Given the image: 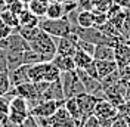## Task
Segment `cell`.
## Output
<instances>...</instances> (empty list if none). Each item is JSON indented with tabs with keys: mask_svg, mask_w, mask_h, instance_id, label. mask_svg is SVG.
<instances>
[{
	"mask_svg": "<svg viewBox=\"0 0 130 127\" xmlns=\"http://www.w3.org/2000/svg\"><path fill=\"white\" fill-rule=\"evenodd\" d=\"M28 114H30V106L27 101L21 96H12L9 105V115L3 123V127H21Z\"/></svg>",
	"mask_w": 130,
	"mask_h": 127,
	"instance_id": "cell-1",
	"label": "cell"
},
{
	"mask_svg": "<svg viewBox=\"0 0 130 127\" xmlns=\"http://www.w3.org/2000/svg\"><path fill=\"white\" fill-rule=\"evenodd\" d=\"M40 27L44 33H47L49 36L52 37H68L73 34V24L70 21L68 16H64V18H58V19H49V18H44L40 21Z\"/></svg>",
	"mask_w": 130,
	"mask_h": 127,
	"instance_id": "cell-2",
	"label": "cell"
},
{
	"mask_svg": "<svg viewBox=\"0 0 130 127\" xmlns=\"http://www.w3.org/2000/svg\"><path fill=\"white\" fill-rule=\"evenodd\" d=\"M30 49L36 50L37 53H40L46 62H50L53 59V56L56 55V43L52 36H49L47 33H44L43 30L40 31L39 37L36 40H32L28 43Z\"/></svg>",
	"mask_w": 130,
	"mask_h": 127,
	"instance_id": "cell-3",
	"label": "cell"
},
{
	"mask_svg": "<svg viewBox=\"0 0 130 127\" xmlns=\"http://www.w3.org/2000/svg\"><path fill=\"white\" fill-rule=\"evenodd\" d=\"M61 83H62V90H64L65 99L74 98V96L81 95V93H86L75 70L68 72H61Z\"/></svg>",
	"mask_w": 130,
	"mask_h": 127,
	"instance_id": "cell-4",
	"label": "cell"
},
{
	"mask_svg": "<svg viewBox=\"0 0 130 127\" xmlns=\"http://www.w3.org/2000/svg\"><path fill=\"white\" fill-rule=\"evenodd\" d=\"M75 72H77V75H78V78H80L86 93L96 96L99 99H104V90H102V86H101L99 80L89 75L87 72L83 71V70H75Z\"/></svg>",
	"mask_w": 130,
	"mask_h": 127,
	"instance_id": "cell-5",
	"label": "cell"
},
{
	"mask_svg": "<svg viewBox=\"0 0 130 127\" xmlns=\"http://www.w3.org/2000/svg\"><path fill=\"white\" fill-rule=\"evenodd\" d=\"M65 101H41L39 102L34 108L30 109V114L34 117H43V118H49L52 117L55 112L64 105Z\"/></svg>",
	"mask_w": 130,
	"mask_h": 127,
	"instance_id": "cell-6",
	"label": "cell"
},
{
	"mask_svg": "<svg viewBox=\"0 0 130 127\" xmlns=\"http://www.w3.org/2000/svg\"><path fill=\"white\" fill-rule=\"evenodd\" d=\"M126 93H127V87L123 83H115L114 86L108 87L104 90V99H106L108 102H111L117 108L126 101Z\"/></svg>",
	"mask_w": 130,
	"mask_h": 127,
	"instance_id": "cell-7",
	"label": "cell"
},
{
	"mask_svg": "<svg viewBox=\"0 0 130 127\" xmlns=\"http://www.w3.org/2000/svg\"><path fill=\"white\" fill-rule=\"evenodd\" d=\"M114 61L117 62L118 68L130 64V44L124 37H120L114 44Z\"/></svg>",
	"mask_w": 130,
	"mask_h": 127,
	"instance_id": "cell-8",
	"label": "cell"
},
{
	"mask_svg": "<svg viewBox=\"0 0 130 127\" xmlns=\"http://www.w3.org/2000/svg\"><path fill=\"white\" fill-rule=\"evenodd\" d=\"M50 127H78V124L74 121V118L70 115L64 105L58 109L52 117H49Z\"/></svg>",
	"mask_w": 130,
	"mask_h": 127,
	"instance_id": "cell-9",
	"label": "cell"
},
{
	"mask_svg": "<svg viewBox=\"0 0 130 127\" xmlns=\"http://www.w3.org/2000/svg\"><path fill=\"white\" fill-rule=\"evenodd\" d=\"M93 115L98 120H104V118H114L118 115L117 108L114 106L111 102H108L106 99H98L96 105L93 108Z\"/></svg>",
	"mask_w": 130,
	"mask_h": 127,
	"instance_id": "cell-10",
	"label": "cell"
},
{
	"mask_svg": "<svg viewBox=\"0 0 130 127\" xmlns=\"http://www.w3.org/2000/svg\"><path fill=\"white\" fill-rule=\"evenodd\" d=\"M77 36L71 34L68 37H59L56 43V53L64 56H74V53L77 52Z\"/></svg>",
	"mask_w": 130,
	"mask_h": 127,
	"instance_id": "cell-11",
	"label": "cell"
},
{
	"mask_svg": "<svg viewBox=\"0 0 130 127\" xmlns=\"http://www.w3.org/2000/svg\"><path fill=\"white\" fill-rule=\"evenodd\" d=\"M74 98H75L77 105H78V108H80V111L84 118L93 115V108H95V105H96L99 98H96L93 95H89V93H81V95H77Z\"/></svg>",
	"mask_w": 130,
	"mask_h": 127,
	"instance_id": "cell-12",
	"label": "cell"
},
{
	"mask_svg": "<svg viewBox=\"0 0 130 127\" xmlns=\"http://www.w3.org/2000/svg\"><path fill=\"white\" fill-rule=\"evenodd\" d=\"M40 98H41V101H65L61 78L53 81V83H50L47 86V89L41 93Z\"/></svg>",
	"mask_w": 130,
	"mask_h": 127,
	"instance_id": "cell-13",
	"label": "cell"
},
{
	"mask_svg": "<svg viewBox=\"0 0 130 127\" xmlns=\"http://www.w3.org/2000/svg\"><path fill=\"white\" fill-rule=\"evenodd\" d=\"M28 70H30V65L22 64L21 67H18L15 70L9 71V80H10V86L16 87L22 83L30 81V75H28Z\"/></svg>",
	"mask_w": 130,
	"mask_h": 127,
	"instance_id": "cell-14",
	"label": "cell"
},
{
	"mask_svg": "<svg viewBox=\"0 0 130 127\" xmlns=\"http://www.w3.org/2000/svg\"><path fill=\"white\" fill-rule=\"evenodd\" d=\"M30 49V44L25 39H22L16 31H13L8 37V49L6 50H13V52H25Z\"/></svg>",
	"mask_w": 130,
	"mask_h": 127,
	"instance_id": "cell-15",
	"label": "cell"
},
{
	"mask_svg": "<svg viewBox=\"0 0 130 127\" xmlns=\"http://www.w3.org/2000/svg\"><path fill=\"white\" fill-rule=\"evenodd\" d=\"M50 62L53 64L61 72H68V71L77 70V68H75V64H74L73 56H64V55H58L56 53Z\"/></svg>",
	"mask_w": 130,
	"mask_h": 127,
	"instance_id": "cell-16",
	"label": "cell"
},
{
	"mask_svg": "<svg viewBox=\"0 0 130 127\" xmlns=\"http://www.w3.org/2000/svg\"><path fill=\"white\" fill-rule=\"evenodd\" d=\"M75 25L80 28H90L95 27V13L93 10H78L75 12Z\"/></svg>",
	"mask_w": 130,
	"mask_h": 127,
	"instance_id": "cell-17",
	"label": "cell"
},
{
	"mask_svg": "<svg viewBox=\"0 0 130 127\" xmlns=\"http://www.w3.org/2000/svg\"><path fill=\"white\" fill-rule=\"evenodd\" d=\"M73 59H74V64H75V68L77 70H84V71L95 62L93 56L86 53V52H83V50H80V49H77V52L74 53Z\"/></svg>",
	"mask_w": 130,
	"mask_h": 127,
	"instance_id": "cell-18",
	"label": "cell"
},
{
	"mask_svg": "<svg viewBox=\"0 0 130 127\" xmlns=\"http://www.w3.org/2000/svg\"><path fill=\"white\" fill-rule=\"evenodd\" d=\"M95 61H114V46L111 44H98L93 52Z\"/></svg>",
	"mask_w": 130,
	"mask_h": 127,
	"instance_id": "cell-19",
	"label": "cell"
},
{
	"mask_svg": "<svg viewBox=\"0 0 130 127\" xmlns=\"http://www.w3.org/2000/svg\"><path fill=\"white\" fill-rule=\"evenodd\" d=\"M95 65H96L98 70V77L99 80L104 78L105 75H109L118 70V65L115 61H95Z\"/></svg>",
	"mask_w": 130,
	"mask_h": 127,
	"instance_id": "cell-20",
	"label": "cell"
},
{
	"mask_svg": "<svg viewBox=\"0 0 130 127\" xmlns=\"http://www.w3.org/2000/svg\"><path fill=\"white\" fill-rule=\"evenodd\" d=\"M41 18L37 15H34L32 12H30L28 9H25L24 12L19 15V27H25V28H34L40 25Z\"/></svg>",
	"mask_w": 130,
	"mask_h": 127,
	"instance_id": "cell-21",
	"label": "cell"
},
{
	"mask_svg": "<svg viewBox=\"0 0 130 127\" xmlns=\"http://www.w3.org/2000/svg\"><path fill=\"white\" fill-rule=\"evenodd\" d=\"M49 3H50L49 0H31V2L27 5V9H28L30 12H32L34 15H37L39 18H44Z\"/></svg>",
	"mask_w": 130,
	"mask_h": 127,
	"instance_id": "cell-22",
	"label": "cell"
},
{
	"mask_svg": "<svg viewBox=\"0 0 130 127\" xmlns=\"http://www.w3.org/2000/svg\"><path fill=\"white\" fill-rule=\"evenodd\" d=\"M64 16H67L64 3H59V2H50V3H49L47 10H46V16H44V18H49V19H58V18H64Z\"/></svg>",
	"mask_w": 130,
	"mask_h": 127,
	"instance_id": "cell-23",
	"label": "cell"
},
{
	"mask_svg": "<svg viewBox=\"0 0 130 127\" xmlns=\"http://www.w3.org/2000/svg\"><path fill=\"white\" fill-rule=\"evenodd\" d=\"M12 96H15L13 87L10 89V92L6 93L5 96H0V123H2V126H3V123L6 121V118L9 115V105H10Z\"/></svg>",
	"mask_w": 130,
	"mask_h": 127,
	"instance_id": "cell-24",
	"label": "cell"
},
{
	"mask_svg": "<svg viewBox=\"0 0 130 127\" xmlns=\"http://www.w3.org/2000/svg\"><path fill=\"white\" fill-rule=\"evenodd\" d=\"M6 59H8V71H12L24 64V52L6 50Z\"/></svg>",
	"mask_w": 130,
	"mask_h": 127,
	"instance_id": "cell-25",
	"label": "cell"
},
{
	"mask_svg": "<svg viewBox=\"0 0 130 127\" xmlns=\"http://www.w3.org/2000/svg\"><path fill=\"white\" fill-rule=\"evenodd\" d=\"M0 19H2L6 25H9L13 31H16V30L19 28V16L15 15L13 12H10L8 8L3 9V10H0Z\"/></svg>",
	"mask_w": 130,
	"mask_h": 127,
	"instance_id": "cell-26",
	"label": "cell"
},
{
	"mask_svg": "<svg viewBox=\"0 0 130 127\" xmlns=\"http://www.w3.org/2000/svg\"><path fill=\"white\" fill-rule=\"evenodd\" d=\"M40 31H41L40 27H34V28H25V27H19V28L16 30V33H18V34H19L22 39L27 40L28 43L37 39V37H39V34H40Z\"/></svg>",
	"mask_w": 130,
	"mask_h": 127,
	"instance_id": "cell-27",
	"label": "cell"
},
{
	"mask_svg": "<svg viewBox=\"0 0 130 127\" xmlns=\"http://www.w3.org/2000/svg\"><path fill=\"white\" fill-rule=\"evenodd\" d=\"M40 62H46V61H44V58H43L40 53H37L36 50L28 49V50L24 52V64H27V65H34V64H40Z\"/></svg>",
	"mask_w": 130,
	"mask_h": 127,
	"instance_id": "cell-28",
	"label": "cell"
},
{
	"mask_svg": "<svg viewBox=\"0 0 130 127\" xmlns=\"http://www.w3.org/2000/svg\"><path fill=\"white\" fill-rule=\"evenodd\" d=\"M99 81H101L102 90H105V89L114 86L115 83H118V81H120V77H118V70H117L115 72H112V74H109V75H105L104 78H101Z\"/></svg>",
	"mask_w": 130,
	"mask_h": 127,
	"instance_id": "cell-29",
	"label": "cell"
},
{
	"mask_svg": "<svg viewBox=\"0 0 130 127\" xmlns=\"http://www.w3.org/2000/svg\"><path fill=\"white\" fill-rule=\"evenodd\" d=\"M112 5H114L112 0H93V9H92V10H96V12H104V13H106Z\"/></svg>",
	"mask_w": 130,
	"mask_h": 127,
	"instance_id": "cell-30",
	"label": "cell"
},
{
	"mask_svg": "<svg viewBox=\"0 0 130 127\" xmlns=\"http://www.w3.org/2000/svg\"><path fill=\"white\" fill-rule=\"evenodd\" d=\"M118 77H120V83H123L127 87L130 84V64L118 68Z\"/></svg>",
	"mask_w": 130,
	"mask_h": 127,
	"instance_id": "cell-31",
	"label": "cell"
},
{
	"mask_svg": "<svg viewBox=\"0 0 130 127\" xmlns=\"http://www.w3.org/2000/svg\"><path fill=\"white\" fill-rule=\"evenodd\" d=\"M75 44H77V49H80L83 52H86V53H89V55L93 56V52H95V44L93 43H89V41H84V40H78L75 41Z\"/></svg>",
	"mask_w": 130,
	"mask_h": 127,
	"instance_id": "cell-32",
	"label": "cell"
},
{
	"mask_svg": "<svg viewBox=\"0 0 130 127\" xmlns=\"http://www.w3.org/2000/svg\"><path fill=\"white\" fill-rule=\"evenodd\" d=\"M8 9L10 10V12H13L15 15L19 16V15H21V13L25 10V9H27V5H25L22 0H16V2H13L12 5H9Z\"/></svg>",
	"mask_w": 130,
	"mask_h": 127,
	"instance_id": "cell-33",
	"label": "cell"
},
{
	"mask_svg": "<svg viewBox=\"0 0 130 127\" xmlns=\"http://www.w3.org/2000/svg\"><path fill=\"white\" fill-rule=\"evenodd\" d=\"M117 111H118V115L121 117H130V99L124 101V103H121L120 106H117Z\"/></svg>",
	"mask_w": 130,
	"mask_h": 127,
	"instance_id": "cell-34",
	"label": "cell"
},
{
	"mask_svg": "<svg viewBox=\"0 0 130 127\" xmlns=\"http://www.w3.org/2000/svg\"><path fill=\"white\" fill-rule=\"evenodd\" d=\"M12 33H13V30L0 19V39H8Z\"/></svg>",
	"mask_w": 130,
	"mask_h": 127,
	"instance_id": "cell-35",
	"label": "cell"
},
{
	"mask_svg": "<svg viewBox=\"0 0 130 127\" xmlns=\"http://www.w3.org/2000/svg\"><path fill=\"white\" fill-rule=\"evenodd\" d=\"M78 10H92L93 9V0H75Z\"/></svg>",
	"mask_w": 130,
	"mask_h": 127,
	"instance_id": "cell-36",
	"label": "cell"
},
{
	"mask_svg": "<svg viewBox=\"0 0 130 127\" xmlns=\"http://www.w3.org/2000/svg\"><path fill=\"white\" fill-rule=\"evenodd\" d=\"M0 72H9L8 71V59H6V50L0 49Z\"/></svg>",
	"mask_w": 130,
	"mask_h": 127,
	"instance_id": "cell-37",
	"label": "cell"
},
{
	"mask_svg": "<svg viewBox=\"0 0 130 127\" xmlns=\"http://www.w3.org/2000/svg\"><path fill=\"white\" fill-rule=\"evenodd\" d=\"M81 127H101V124H99V120L95 115H90V117H87L84 120V123L81 124Z\"/></svg>",
	"mask_w": 130,
	"mask_h": 127,
	"instance_id": "cell-38",
	"label": "cell"
},
{
	"mask_svg": "<svg viewBox=\"0 0 130 127\" xmlns=\"http://www.w3.org/2000/svg\"><path fill=\"white\" fill-rule=\"evenodd\" d=\"M21 127H39V123H37V120H36V117L32 114H28V117L24 120Z\"/></svg>",
	"mask_w": 130,
	"mask_h": 127,
	"instance_id": "cell-39",
	"label": "cell"
},
{
	"mask_svg": "<svg viewBox=\"0 0 130 127\" xmlns=\"http://www.w3.org/2000/svg\"><path fill=\"white\" fill-rule=\"evenodd\" d=\"M111 127H127V121H126V117L117 115V117H115V120L112 121Z\"/></svg>",
	"mask_w": 130,
	"mask_h": 127,
	"instance_id": "cell-40",
	"label": "cell"
},
{
	"mask_svg": "<svg viewBox=\"0 0 130 127\" xmlns=\"http://www.w3.org/2000/svg\"><path fill=\"white\" fill-rule=\"evenodd\" d=\"M112 2H114V5L120 6L124 10H130V0H112Z\"/></svg>",
	"mask_w": 130,
	"mask_h": 127,
	"instance_id": "cell-41",
	"label": "cell"
},
{
	"mask_svg": "<svg viewBox=\"0 0 130 127\" xmlns=\"http://www.w3.org/2000/svg\"><path fill=\"white\" fill-rule=\"evenodd\" d=\"M13 2H16V0H3V3H5V6H6V8H8L9 5H12Z\"/></svg>",
	"mask_w": 130,
	"mask_h": 127,
	"instance_id": "cell-42",
	"label": "cell"
},
{
	"mask_svg": "<svg viewBox=\"0 0 130 127\" xmlns=\"http://www.w3.org/2000/svg\"><path fill=\"white\" fill-rule=\"evenodd\" d=\"M124 39H126V41H127V43L130 44V33L127 34V36H126V37H124Z\"/></svg>",
	"mask_w": 130,
	"mask_h": 127,
	"instance_id": "cell-43",
	"label": "cell"
},
{
	"mask_svg": "<svg viewBox=\"0 0 130 127\" xmlns=\"http://www.w3.org/2000/svg\"><path fill=\"white\" fill-rule=\"evenodd\" d=\"M126 121H127V127H130V117H127V118H126Z\"/></svg>",
	"mask_w": 130,
	"mask_h": 127,
	"instance_id": "cell-44",
	"label": "cell"
},
{
	"mask_svg": "<svg viewBox=\"0 0 130 127\" xmlns=\"http://www.w3.org/2000/svg\"><path fill=\"white\" fill-rule=\"evenodd\" d=\"M22 2H24L25 5H28V3H30V2H31V0H22Z\"/></svg>",
	"mask_w": 130,
	"mask_h": 127,
	"instance_id": "cell-45",
	"label": "cell"
},
{
	"mask_svg": "<svg viewBox=\"0 0 130 127\" xmlns=\"http://www.w3.org/2000/svg\"><path fill=\"white\" fill-rule=\"evenodd\" d=\"M129 92H130V84L127 86V93H129Z\"/></svg>",
	"mask_w": 130,
	"mask_h": 127,
	"instance_id": "cell-46",
	"label": "cell"
},
{
	"mask_svg": "<svg viewBox=\"0 0 130 127\" xmlns=\"http://www.w3.org/2000/svg\"><path fill=\"white\" fill-rule=\"evenodd\" d=\"M0 127H3V126H2V123H0Z\"/></svg>",
	"mask_w": 130,
	"mask_h": 127,
	"instance_id": "cell-47",
	"label": "cell"
}]
</instances>
